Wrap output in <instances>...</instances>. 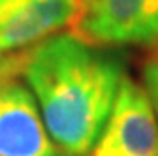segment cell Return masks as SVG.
Wrapping results in <instances>:
<instances>
[{
  "instance_id": "6da1fadb",
  "label": "cell",
  "mask_w": 158,
  "mask_h": 156,
  "mask_svg": "<svg viewBox=\"0 0 158 156\" xmlns=\"http://www.w3.org/2000/svg\"><path fill=\"white\" fill-rule=\"evenodd\" d=\"M23 75L56 150L87 156L113 109L124 77L121 62L73 34H62L28 49Z\"/></svg>"
},
{
  "instance_id": "7a4b0ae2",
  "label": "cell",
  "mask_w": 158,
  "mask_h": 156,
  "mask_svg": "<svg viewBox=\"0 0 158 156\" xmlns=\"http://www.w3.org/2000/svg\"><path fill=\"white\" fill-rule=\"evenodd\" d=\"M72 34L94 47L154 45L158 43V0H85Z\"/></svg>"
},
{
  "instance_id": "3957f363",
  "label": "cell",
  "mask_w": 158,
  "mask_h": 156,
  "mask_svg": "<svg viewBox=\"0 0 158 156\" xmlns=\"http://www.w3.org/2000/svg\"><path fill=\"white\" fill-rule=\"evenodd\" d=\"M87 156H158V119L147 92L123 77L109 119Z\"/></svg>"
},
{
  "instance_id": "277c9868",
  "label": "cell",
  "mask_w": 158,
  "mask_h": 156,
  "mask_svg": "<svg viewBox=\"0 0 158 156\" xmlns=\"http://www.w3.org/2000/svg\"><path fill=\"white\" fill-rule=\"evenodd\" d=\"M85 0H21L0 13V53L27 51L66 27H73Z\"/></svg>"
},
{
  "instance_id": "5b68a950",
  "label": "cell",
  "mask_w": 158,
  "mask_h": 156,
  "mask_svg": "<svg viewBox=\"0 0 158 156\" xmlns=\"http://www.w3.org/2000/svg\"><path fill=\"white\" fill-rule=\"evenodd\" d=\"M0 156H58L34 96L15 81L0 88Z\"/></svg>"
},
{
  "instance_id": "8992f818",
  "label": "cell",
  "mask_w": 158,
  "mask_h": 156,
  "mask_svg": "<svg viewBox=\"0 0 158 156\" xmlns=\"http://www.w3.org/2000/svg\"><path fill=\"white\" fill-rule=\"evenodd\" d=\"M27 51H17V53H0V88L13 83L17 75H21L27 62Z\"/></svg>"
},
{
  "instance_id": "52a82bcc",
  "label": "cell",
  "mask_w": 158,
  "mask_h": 156,
  "mask_svg": "<svg viewBox=\"0 0 158 156\" xmlns=\"http://www.w3.org/2000/svg\"><path fill=\"white\" fill-rule=\"evenodd\" d=\"M143 83H145V92L158 119V49L147 58L143 66Z\"/></svg>"
},
{
  "instance_id": "ba28073f",
  "label": "cell",
  "mask_w": 158,
  "mask_h": 156,
  "mask_svg": "<svg viewBox=\"0 0 158 156\" xmlns=\"http://www.w3.org/2000/svg\"><path fill=\"white\" fill-rule=\"evenodd\" d=\"M17 2H21V0H0V13H4L6 10H10V8L15 6Z\"/></svg>"
}]
</instances>
